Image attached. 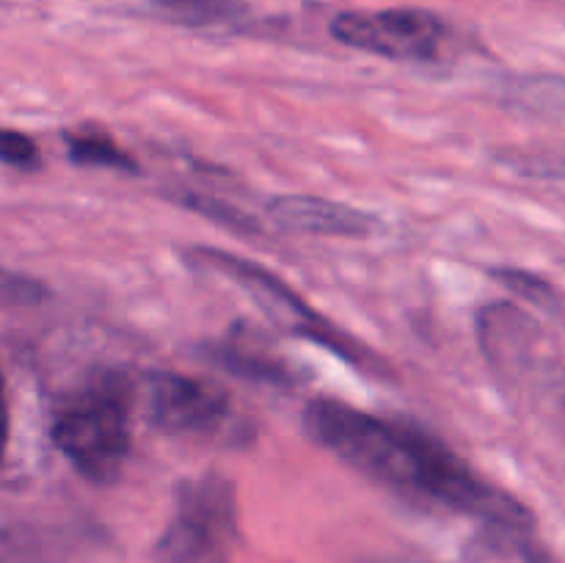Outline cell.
<instances>
[{
	"instance_id": "obj_1",
	"label": "cell",
	"mask_w": 565,
	"mask_h": 563,
	"mask_svg": "<svg viewBox=\"0 0 565 563\" xmlns=\"http://www.w3.org/2000/svg\"><path fill=\"white\" fill-rule=\"evenodd\" d=\"M309 439L367 475L414 500H428L450 511L478 517L508 530H527L533 513L480 478L463 458L419 425L379 417L334 397H318L303 408Z\"/></svg>"
},
{
	"instance_id": "obj_2",
	"label": "cell",
	"mask_w": 565,
	"mask_h": 563,
	"mask_svg": "<svg viewBox=\"0 0 565 563\" xmlns=\"http://www.w3.org/2000/svg\"><path fill=\"white\" fill-rule=\"evenodd\" d=\"M53 442L81 478L110 486L132 447V384L121 370L94 373L53 419Z\"/></svg>"
},
{
	"instance_id": "obj_3",
	"label": "cell",
	"mask_w": 565,
	"mask_h": 563,
	"mask_svg": "<svg viewBox=\"0 0 565 563\" xmlns=\"http://www.w3.org/2000/svg\"><path fill=\"white\" fill-rule=\"evenodd\" d=\"M241 544L237 491L226 475L182 480L174 513L154 544V563H232Z\"/></svg>"
},
{
	"instance_id": "obj_4",
	"label": "cell",
	"mask_w": 565,
	"mask_h": 563,
	"mask_svg": "<svg viewBox=\"0 0 565 563\" xmlns=\"http://www.w3.org/2000/svg\"><path fill=\"white\" fill-rule=\"evenodd\" d=\"M191 257H196L199 263L221 270V274L235 279L241 287H246V290L263 304L265 312L276 320V326L285 329L287 334L318 342V346L329 348V351H334L337 357H342L345 362L356 364V368L362 370H370V373L386 370V364L381 362L367 346H362V342L353 340L351 334H345L340 326L331 323V320L326 318V315H320L312 304H307V298L298 296L285 279L270 274L263 265L252 263V259L246 257H237V254L221 252V248H193Z\"/></svg>"
},
{
	"instance_id": "obj_5",
	"label": "cell",
	"mask_w": 565,
	"mask_h": 563,
	"mask_svg": "<svg viewBox=\"0 0 565 563\" xmlns=\"http://www.w3.org/2000/svg\"><path fill=\"white\" fill-rule=\"evenodd\" d=\"M331 36L362 53L392 61H430L445 44L447 28L423 9L342 11L331 22Z\"/></svg>"
},
{
	"instance_id": "obj_6",
	"label": "cell",
	"mask_w": 565,
	"mask_h": 563,
	"mask_svg": "<svg viewBox=\"0 0 565 563\" xmlns=\"http://www.w3.org/2000/svg\"><path fill=\"white\" fill-rule=\"evenodd\" d=\"M149 419L177 436L215 434L232 417V397L213 381L182 373H154L149 381Z\"/></svg>"
},
{
	"instance_id": "obj_7",
	"label": "cell",
	"mask_w": 565,
	"mask_h": 563,
	"mask_svg": "<svg viewBox=\"0 0 565 563\" xmlns=\"http://www.w3.org/2000/svg\"><path fill=\"white\" fill-rule=\"evenodd\" d=\"M268 215L287 232L303 235H340V237H367L381 230V219L367 210L351 204L331 202L320 196H279L268 204Z\"/></svg>"
},
{
	"instance_id": "obj_8",
	"label": "cell",
	"mask_w": 565,
	"mask_h": 563,
	"mask_svg": "<svg viewBox=\"0 0 565 563\" xmlns=\"http://www.w3.org/2000/svg\"><path fill=\"white\" fill-rule=\"evenodd\" d=\"M210 362L224 368L226 373H235L241 379L259 381V384H276V386H292L301 381L296 368L276 359L270 353L259 351V348L243 346V342H224V346H213L207 351Z\"/></svg>"
},
{
	"instance_id": "obj_9",
	"label": "cell",
	"mask_w": 565,
	"mask_h": 563,
	"mask_svg": "<svg viewBox=\"0 0 565 563\" xmlns=\"http://www.w3.org/2000/svg\"><path fill=\"white\" fill-rule=\"evenodd\" d=\"M149 6L163 20L193 28L235 22L246 14V3L243 0H149Z\"/></svg>"
},
{
	"instance_id": "obj_10",
	"label": "cell",
	"mask_w": 565,
	"mask_h": 563,
	"mask_svg": "<svg viewBox=\"0 0 565 563\" xmlns=\"http://www.w3.org/2000/svg\"><path fill=\"white\" fill-rule=\"evenodd\" d=\"M66 149L70 158L77 166H105V169H121L136 171L138 163L130 158V152L119 147L108 132L92 130V127H81V130L64 132Z\"/></svg>"
},
{
	"instance_id": "obj_11",
	"label": "cell",
	"mask_w": 565,
	"mask_h": 563,
	"mask_svg": "<svg viewBox=\"0 0 565 563\" xmlns=\"http://www.w3.org/2000/svg\"><path fill=\"white\" fill-rule=\"evenodd\" d=\"M0 163L33 171L42 163V155H39L36 141L31 136H25L20 130H9V127H0Z\"/></svg>"
},
{
	"instance_id": "obj_12",
	"label": "cell",
	"mask_w": 565,
	"mask_h": 563,
	"mask_svg": "<svg viewBox=\"0 0 565 563\" xmlns=\"http://www.w3.org/2000/svg\"><path fill=\"white\" fill-rule=\"evenodd\" d=\"M180 202L185 204V208L196 210L199 215H207V219H215L218 224L232 226V230L257 232V224H254L246 213H241V210L230 208V204L224 202H215V199H207V196H196V193H185V196H180Z\"/></svg>"
},
{
	"instance_id": "obj_13",
	"label": "cell",
	"mask_w": 565,
	"mask_h": 563,
	"mask_svg": "<svg viewBox=\"0 0 565 563\" xmlns=\"http://www.w3.org/2000/svg\"><path fill=\"white\" fill-rule=\"evenodd\" d=\"M491 274H494L502 285L511 287L513 293H519V296L527 298V301H533V304H544V307H550V304L557 298L555 290L550 287V282L539 279V276L527 274V270L494 268Z\"/></svg>"
},
{
	"instance_id": "obj_14",
	"label": "cell",
	"mask_w": 565,
	"mask_h": 563,
	"mask_svg": "<svg viewBox=\"0 0 565 563\" xmlns=\"http://www.w3.org/2000/svg\"><path fill=\"white\" fill-rule=\"evenodd\" d=\"M47 296L36 279L28 276H17L11 270H0V301H17V304H33L42 301Z\"/></svg>"
},
{
	"instance_id": "obj_15",
	"label": "cell",
	"mask_w": 565,
	"mask_h": 563,
	"mask_svg": "<svg viewBox=\"0 0 565 563\" xmlns=\"http://www.w3.org/2000/svg\"><path fill=\"white\" fill-rule=\"evenodd\" d=\"M9 431H11L9 397H6V379L3 373H0V464H3L6 447H9Z\"/></svg>"
},
{
	"instance_id": "obj_16",
	"label": "cell",
	"mask_w": 565,
	"mask_h": 563,
	"mask_svg": "<svg viewBox=\"0 0 565 563\" xmlns=\"http://www.w3.org/2000/svg\"><path fill=\"white\" fill-rule=\"evenodd\" d=\"M524 563H555L546 550L535 544H524Z\"/></svg>"
}]
</instances>
